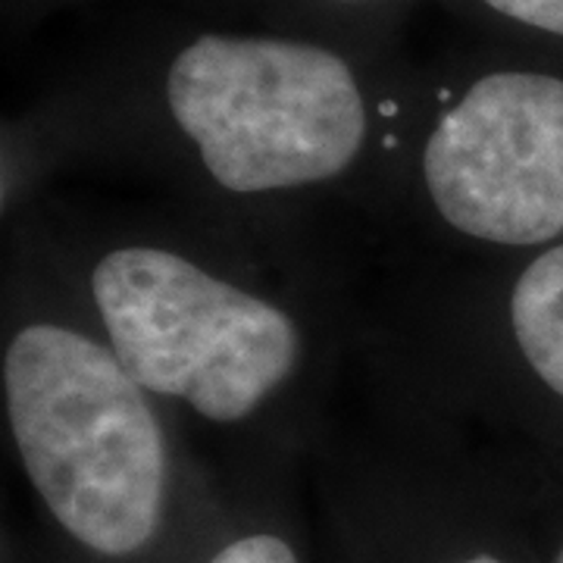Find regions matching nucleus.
<instances>
[{
  "instance_id": "obj_1",
  "label": "nucleus",
  "mask_w": 563,
  "mask_h": 563,
  "mask_svg": "<svg viewBox=\"0 0 563 563\" xmlns=\"http://www.w3.org/2000/svg\"><path fill=\"white\" fill-rule=\"evenodd\" d=\"M3 401L22 473L79 558L141 563L173 526V461L147 391L110 344L29 322L3 351Z\"/></svg>"
},
{
  "instance_id": "obj_2",
  "label": "nucleus",
  "mask_w": 563,
  "mask_h": 563,
  "mask_svg": "<svg viewBox=\"0 0 563 563\" xmlns=\"http://www.w3.org/2000/svg\"><path fill=\"white\" fill-rule=\"evenodd\" d=\"M169 113L232 195L339 179L366 141V107L332 51L282 38L201 35L169 66Z\"/></svg>"
},
{
  "instance_id": "obj_3",
  "label": "nucleus",
  "mask_w": 563,
  "mask_h": 563,
  "mask_svg": "<svg viewBox=\"0 0 563 563\" xmlns=\"http://www.w3.org/2000/svg\"><path fill=\"white\" fill-rule=\"evenodd\" d=\"M91 301L125 373L210 422H242L291 379L295 320L254 291L166 247H113L91 269Z\"/></svg>"
},
{
  "instance_id": "obj_4",
  "label": "nucleus",
  "mask_w": 563,
  "mask_h": 563,
  "mask_svg": "<svg viewBox=\"0 0 563 563\" xmlns=\"http://www.w3.org/2000/svg\"><path fill=\"white\" fill-rule=\"evenodd\" d=\"M422 181L454 232L501 247L563 235V79L488 73L444 113Z\"/></svg>"
},
{
  "instance_id": "obj_5",
  "label": "nucleus",
  "mask_w": 563,
  "mask_h": 563,
  "mask_svg": "<svg viewBox=\"0 0 563 563\" xmlns=\"http://www.w3.org/2000/svg\"><path fill=\"white\" fill-rule=\"evenodd\" d=\"M510 329L529 369L563 398V244L520 273L510 291Z\"/></svg>"
},
{
  "instance_id": "obj_6",
  "label": "nucleus",
  "mask_w": 563,
  "mask_h": 563,
  "mask_svg": "<svg viewBox=\"0 0 563 563\" xmlns=\"http://www.w3.org/2000/svg\"><path fill=\"white\" fill-rule=\"evenodd\" d=\"M195 563H303V558L295 539L285 536L282 529L251 526L210 544L207 554Z\"/></svg>"
},
{
  "instance_id": "obj_7",
  "label": "nucleus",
  "mask_w": 563,
  "mask_h": 563,
  "mask_svg": "<svg viewBox=\"0 0 563 563\" xmlns=\"http://www.w3.org/2000/svg\"><path fill=\"white\" fill-rule=\"evenodd\" d=\"M485 3L514 22L563 35V0H485Z\"/></svg>"
},
{
  "instance_id": "obj_8",
  "label": "nucleus",
  "mask_w": 563,
  "mask_h": 563,
  "mask_svg": "<svg viewBox=\"0 0 563 563\" xmlns=\"http://www.w3.org/2000/svg\"><path fill=\"white\" fill-rule=\"evenodd\" d=\"M410 563H517L514 558H507L504 551H498L492 542L485 539H454V542L432 544L429 554H422L420 561Z\"/></svg>"
},
{
  "instance_id": "obj_9",
  "label": "nucleus",
  "mask_w": 563,
  "mask_h": 563,
  "mask_svg": "<svg viewBox=\"0 0 563 563\" xmlns=\"http://www.w3.org/2000/svg\"><path fill=\"white\" fill-rule=\"evenodd\" d=\"M551 563H563V544L558 548V554H554V561H551Z\"/></svg>"
},
{
  "instance_id": "obj_10",
  "label": "nucleus",
  "mask_w": 563,
  "mask_h": 563,
  "mask_svg": "<svg viewBox=\"0 0 563 563\" xmlns=\"http://www.w3.org/2000/svg\"><path fill=\"white\" fill-rule=\"evenodd\" d=\"M342 3H357V0H342Z\"/></svg>"
}]
</instances>
